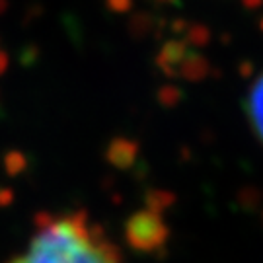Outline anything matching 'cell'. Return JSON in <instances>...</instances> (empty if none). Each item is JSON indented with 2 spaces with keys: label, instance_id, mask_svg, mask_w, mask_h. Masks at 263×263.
Wrapping results in <instances>:
<instances>
[{
  "label": "cell",
  "instance_id": "obj_1",
  "mask_svg": "<svg viewBox=\"0 0 263 263\" xmlns=\"http://www.w3.org/2000/svg\"><path fill=\"white\" fill-rule=\"evenodd\" d=\"M8 263H119V252L84 213L49 218L28 250Z\"/></svg>",
  "mask_w": 263,
  "mask_h": 263
},
{
  "label": "cell",
  "instance_id": "obj_2",
  "mask_svg": "<svg viewBox=\"0 0 263 263\" xmlns=\"http://www.w3.org/2000/svg\"><path fill=\"white\" fill-rule=\"evenodd\" d=\"M248 113H250V121L254 127L255 135L263 142V74L257 78L250 90L248 98Z\"/></svg>",
  "mask_w": 263,
  "mask_h": 263
}]
</instances>
